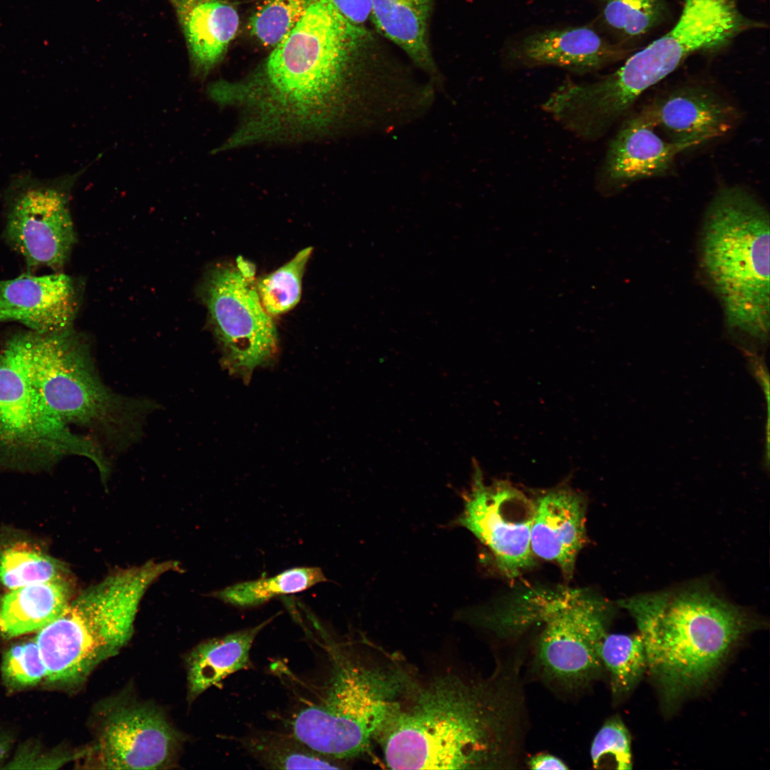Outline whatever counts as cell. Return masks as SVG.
<instances>
[{"instance_id":"30bf717a","label":"cell","mask_w":770,"mask_h":770,"mask_svg":"<svg viewBox=\"0 0 770 770\" xmlns=\"http://www.w3.org/2000/svg\"><path fill=\"white\" fill-rule=\"evenodd\" d=\"M85 170L51 179L21 173L4 189V238L28 267L57 270L66 262L76 240L71 191Z\"/></svg>"},{"instance_id":"52a82bcc","label":"cell","mask_w":770,"mask_h":770,"mask_svg":"<svg viewBox=\"0 0 770 770\" xmlns=\"http://www.w3.org/2000/svg\"><path fill=\"white\" fill-rule=\"evenodd\" d=\"M759 26L740 12L736 0H684L680 17L669 31L602 78L604 96L614 108L626 112L692 53L721 48Z\"/></svg>"},{"instance_id":"ffe728a7","label":"cell","mask_w":770,"mask_h":770,"mask_svg":"<svg viewBox=\"0 0 770 770\" xmlns=\"http://www.w3.org/2000/svg\"><path fill=\"white\" fill-rule=\"evenodd\" d=\"M187 43L191 71L205 78L222 61L235 37L240 17L225 0H169Z\"/></svg>"},{"instance_id":"7a4b0ae2","label":"cell","mask_w":770,"mask_h":770,"mask_svg":"<svg viewBox=\"0 0 770 770\" xmlns=\"http://www.w3.org/2000/svg\"><path fill=\"white\" fill-rule=\"evenodd\" d=\"M519 665L488 679L415 680L377 740L393 769H501L518 764L525 702Z\"/></svg>"},{"instance_id":"5b68a950","label":"cell","mask_w":770,"mask_h":770,"mask_svg":"<svg viewBox=\"0 0 770 770\" xmlns=\"http://www.w3.org/2000/svg\"><path fill=\"white\" fill-rule=\"evenodd\" d=\"M1 348L43 406L64 423L88 428L120 448L130 445L141 433L153 404L108 388L86 343L72 328L49 334L19 332Z\"/></svg>"},{"instance_id":"4316f807","label":"cell","mask_w":770,"mask_h":770,"mask_svg":"<svg viewBox=\"0 0 770 770\" xmlns=\"http://www.w3.org/2000/svg\"><path fill=\"white\" fill-rule=\"evenodd\" d=\"M247 750L270 769H340L333 759L312 750L292 735L259 733L244 741Z\"/></svg>"},{"instance_id":"d4e9b609","label":"cell","mask_w":770,"mask_h":770,"mask_svg":"<svg viewBox=\"0 0 770 770\" xmlns=\"http://www.w3.org/2000/svg\"><path fill=\"white\" fill-rule=\"evenodd\" d=\"M600 657L609 676L612 699L620 702L633 692L647 672L642 638L639 634L607 633L601 645Z\"/></svg>"},{"instance_id":"d6a6232c","label":"cell","mask_w":770,"mask_h":770,"mask_svg":"<svg viewBox=\"0 0 770 770\" xmlns=\"http://www.w3.org/2000/svg\"><path fill=\"white\" fill-rule=\"evenodd\" d=\"M351 23L364 26L370 19L371 0H327Z\"/></svg>"},{"instance_id":"f1b7e54d","label":"cell","mask_w":770,"mask_h":770,"mask_svg":"<svg viewBox=\"0 0 770 770\" xmlns=\"http://www.w3.org/2000/svg\"><path fill=\"white\" fill-rule=\"evenodd\" d=\"M606 25L625 40L638 38L664 16V0H597Z\"/></svg>"},{"instance_id":"7402d4cb","label":"cell","mask_w":770,"mask_h":770,"mask_svg":"<svg viewBox=\"0 0 770 770\" xmlns=\"http://www.w3.org/2000/svg\"><path fill=\"white\" fill-rule=\"evenodd\" d=\"M274 617L260 624L207 640L189 654L187 663L190 701L216 686L227 676L250 667V650L262 629Z\"/></svg>"},{"instance_id":"1f68e13d","label":"cell","mask_w":770,"mask_h":770,"mask_svg":"<svg viewBox=\"0 0 770 770\" xmlns=\"http://www.w3.org/2000/svg\"><path fill=\"white\" fill-rule=\"evenodd\" d=\"M1 674L12 688L34 686L46 679V668L34 639L16 643L4 653Z\"/></svg>"},{"instance_id":"8fae6325","label":"cell","mask_w":770,"mask_h":770,"mask_svg":"<svg viewBox=\"0 0 770 770\" xmlns=\"http://www.w3.org/2000/svg\"><path fill=\"white\" fill-rule=\"evenodd\" d=\"M253 280L237 266L219 265L206 276L202 291L222 349V365L247 382L254 369L268 364L277 350L276 326Z\"/></svg>"},{"instance_id":"e575fe53","label":"cell","mask_w":770,"mask_h":770,"mask_svg":"<svg viewBox=\"0 0 770 770\" xmlns=\"http://www.w3.org/2000/svg\"><path fill=\"white\" fill-rule=\"evenodd\" d=\"M237 267L245 277L249 279H254L255 274V267L250 263L245 260L242 257H240L237 260Z\"/></svg>"},{"instance_id":"836d02e7","label":"cell","mask_w":770,"mask_h":770,"mask_svg":"<svg viewBox=\"0 0 770 770\" xmlns=\"http://www.w3.org/2000/svg\"><path fill=\"white\" fill-rule=\"evenodd\" d=\"M527 765L534 770H566L569 767L560 758L550 754L540 753L530 757Z\"/></svg>"},{"instance_id":"4fadbf2b","label":"cell","mask_w":770,"mask_h":770,"mask_svg":"<svg viewBox=\"0 0 770 770\" xmlns=\"http://www.w3.org/2000/svg\"><path fill=\"white\" fill-rule=\"evenodd\" d=\"M93 740L82 751L87 764L103 769L170 767L182 737L157 707L126 695L101 702L94 712Z\"/></svg>"},{"instance_id":"d590c367","label":"cell","mask_w":770,"mask_h":770,"mask_svg":"<svg viewBox=\"0 0 770 770\" xmlns=\"http://www.w3.org/2000/svg\"><path fill=\"white\" fill-rule=\"evenodd\" d=\"M8 751L7 741L3 738L0 737V764L4 759L6 754Z\"/></svg>"},{"instance_id":"484cf974","label":"cell","mask_w":770,"mask_h":770,"mask_svg":"<svg viewBox=\"0 0 770 770\" xmlns=\"http://www.w3.org/2000/svg\"><path fill=\"white\" fill-rule=\"evenodd\" d=\"M67 572L61 562L28 542L0 548V582L8 589L65 579Z\"/></svg>"},{"instance_id":"44dd1931","label":"cell","mask_w":770,"mask_h":770,"mask_svg":"<svg viewBox=\"0 0 770 770\" xmlns=\"http://www.w3.org/2000/svg\"><path fill=\"white\" fill-rule=\"evenodd\" d=\"M370 19L376 30L401 48L412 61L438 77L428 42L433 0H371Z\"/></svg>"},{"instance_id":"8992f818","label":"cell","mask_w":770,"mask_h":770,"mask_svg":"<svg viewBox=\"0 0 770 770\" xmlns=\"http://www.w3.org/2000/svg\"><path fill=\"white\" fill-rule=\"evenodd\" d=\"M324 697L302 708L292 735L332 759L358 756L376 740L414 679L398 667L363 665L330 648Z\"/></svg>"},{"instance_id":"ba28073f","label":"cell","mask_w":770,"mask_h":770,"mask_svg":"<svg viewBox=\"0 0 770 770\" xmlns=\"http://www.w3.org/2000/svg\"><path fill=\"white\" fill-rule=\"evenodd\" d=\"M68 456L91 460L106 480L109 462L101 447L50 413L0 348V472L46 469Z\"/></svg>"},{"instance_id":"9c48e42d","label":"cell","mask_w":770,"mask_h":770,"mask_svg":"<svg viewBox=\"0 0 770 770\" xmlns=\"http://www.w3.org/2000/svg\"><path fill=\"white\" fill-rule=\"evenodd\" d=\"M544 601L538 667L544 678L562 687H585L604 671L600 648L608 633L610 605L582 590L548 593Z\"/></svg>"},{"instance_id":"ac0fdd59","label":"cell","mask_w":770,"mask_h":770,"mask_svg":"<svg viewBox=\"0 0 770 770\" xmlns=\"http://www.w3.org/2000/svg\"><path fill=\"white\" fill-rule=\"evenodd\" d=\"M585 508L582 495L565 486L546 491L534 501L532 552L556 564L567 579L587 540Z\"/></svg>"},{"instance_id":"3957f363","label":"cell","mask_w":770,"mask_h":770,"mask_svg":"<svg viewBox=\"0 0 770 770\" xmlns=\"http://www.w3.org/2000/svg\"><path fill=\"white\" fill-rule=\"evenodd\" d=\"M618 605L637 626L647 671L667 709L704 687L754 627L745 612L702 586L639 595Z\"/></svg>"},{"instance_id":"2e32d148","label":"cell","mask_w":770,"mask_h":770,"mask_svg":"<svg viewBox=\"0 0 770 770\" xmlns=\"http://www.w3.org/2000/svg\"><path fill=\"white\" fill-rule=\"evenodd\" d=\"M79 299L70 276L23 274L0 281V322H16L38 333L61 332L72 328Z\"/></svg>"},{"instance_id":"9a60e30c","label":"cell","mask_w":770,"mask_h":770,"mask_svg":"<svg viewBox=\"0 0 770 770\" xmlns=\"http://www.w3.org/2000/svg\"><path fill=\"white\" fill-rule=\"evenodd\" d=\"M646 106L664 138L687 149L726 135L739 118L729 100L702 85L680 86Z\"/></svg>"},{"instance_id":"4dcf8cb0","label":"cell","mask_w":770,"mask_h":770,"mask_svg":"<svg viewBox=\"0 0 770 770\" xmlns=\"http://www.w3.org/2000/svg\"><path fill=\"white\" fill-rule=\"evenodd\" d=\"M590 753L595 769H632L631 736L620 717L614 716L605 722L592 740Z\"/></svg>"},{"instance_id":"83f0119b","label":"cell","mask_w":770,"mask_h":770,"mask_svg":"<svg viewBox=\"0 0 770 770\" xmlns=\"http://www.w3.org/2000/svg\"><path fill=\"white\" fill-rule=\"evenodd\" d=\"M312 247L300 250L291 260L257 282V291L263 307L272 316L285 313L299 302L302 281Z\"/></svg>"},{"instance_id":"cb8c5ba5","label":"cell","mask_w":770,"mask_h":770,"mask_svg":"<svg viewBox=\"0 0 770 770\" xmlns=\"http://www.w3.org/2000/svg\"><path fill=\"white\" fill-rule=\"evenodd\" d=\"M327 581L317 567H298L270 578L241 582L211 594L225 603L238 607L260 605L281 595L302 592Z\"/></svg>"},{"instance_id":"e0dca14e","label":"cell","mask_w":770,"mask_h":770,"mask_svg":"<svg viewBox=\"0 0 770 770\" xmlns=\"http://www.w3.org/2000/svg\"><path fill=\"white\" fill-rule=\"evenodd\" d=\"M657 130L646 106L624 121L609 145L600 171V183L605 188L662 176L671 169L677 156L688 150L669 142Z\"/></svg>"},{"instance_id":"d6986e66","label":"cell","mask_w":770,"mask_h":770,"mask_svg":"<svg viewBox=\"0 0 770 770\" xmlns=\"http://www.w3.org/2000/svg\"><path fill=\"white\" fill-rule=\"evenodd\" d=\"M513 56L530 66H555L589 72L620 60L627 49L610 43L588 26L545 30L525 37Z\"/></svg>"},{"instance_id":"603a6c76","label":"cell","mask_w":770,"mask_h":770,"mask_svg":"<svg viewBox=\"0 0 770 770\" xmlns=\"http://www.w3.org/2000/svg\"><path fill=\"white\" fill-rule=\"evenodd\" d=\"M68 580L60 579L20 587L0 600V633L6 639L38 632L70 603Z\"/></svg>"},{"instance_id":"277c9868","label":"cell","mask_w":770,"mask_h":770,"mask_svg":"<svg viewBox=\"0 0 770 770\" xmlns=\"http://www.w3.org/2000/svg\"><path fill=\"white\" fill-rule=\"evenodd\" d=\"M699 247L729 332L748 351L764 346L769 329L768 210L745 188H719L705 212Z\"/></svg>"},{"instance_id":"5bb4252c","label":"cell","mask_w":770,"mask_h":770,"mask_svg":"<svg viewBox=\"0 0 770 770\" xmlns=\"http://www.w3.org/2000/svg\"><path fill=\"white\" fill-rule=\"evenodd\" d=\"M534 501L505 480L487 484L473 463L472 482L456 523L471 532L493 556L499 570L513 578L533 564L530 533Z\"/></svg>"},{"instance_id":"7c38bea8","label":"cell","mask_w":770,"mask_h":770,"mask_svg":"<svg viewBox=\"0 0 770 770\" xmlns=\"http://www.w3.org/2000/svg\"><path fill=\"white\" fill-rule=\"evenodd\" d=\"M134 621L81 593L35 637L46 679L62 687L81 684L128 643Z\"/></svg>"},{"instance_id":"6da1fadb","label":"cell","mask_w":770,"mask_h":770,"mask_svg":"<svg viewBox=\"0 0 770 770\" xmlns=\"http://www.w3.org/2000/svg\"><path fill=\"white\" fill-rule=\"evenodd\" d=\"M373 42L365 26L327 0H311L260 69L239 81L214 82L210 98L238 111L234 135L244 146L332 136L349 120L356 76Z\"/></svg>"},{"instance_id":"f546056e","label":"cell","mask_w":770,"mask_h":770,"mask_svg":"<svg viewBox=\"0 0 770 770\" xmlns=\"http://www.w3.org/2000/svg\"><path fill=\"white\" fill-rule=\"evenodd\" d=\"M311 0H263L248 21L250 34L262 45L274 48L292 30Z\"/></svg>"}]
</instances>
